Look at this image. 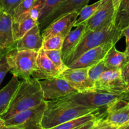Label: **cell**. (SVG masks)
<instances>
[{
	"label": "cell",
	"instance_id": "cell-25",
	"mask_svg": "<svg viewBox=\"0 0 129 129\" xmlns=\"http://www.w3.org/2000/svg\"><path fill=\"white\" fill-rule=\"evenodd\" d=\"M64 1V0H46L44 8L42 10L38 20V25H41L45 18Z\"/></svg>",
	"mask_w": 129,
	"mask_h": 129
},
{
	"label": "cell",
	"instance_id": "cell-39",
	"mask_svg": "<svg viewBox=\"0 0 129 129\" xmlns=\"http://www.w3.org/2000/svg\"><path fill=\"white\" fill-rule=\"evenodd\" d=\"M8 52V50H0V59L5 56L7 54Z\"/></svg>",
	"mask_w": 129,
	"mask_h": 129
},
{
	"label": "cell",
	"instance_id": "cell-16",
	"mask_svg": "<svg viewBox=\"0 0 129 129\" xmlns=\"http://www.w3.org/2000/svg\"><path fill=\"white\" fill-rule=\"evenodd\" d=\"M14 39L12 16L3 12L0 18V50H10L16 47Z\"/></svg>",
	"mask_w": 129,
	"mask_h": 129
},
{
	"label": "cell",
	"instance_id": "cell-2",
	"mask_svg": "<svg viewBox=\"0 0 129 129\" xmlns=\"http://www.w3.org/2000/svg\"><path fill=\"white\" fill-rule=\"evenodd\" d=\"M44 100L39 80L32 78L23 80L20 82L8 110L0 117L6 120L17 113L37 107Z\"/></svg>",
	"mask_w": 129,
	"mask_h": 129
},
{
	"label": "cell",
	"instance_id": "cell-35",
	"mask_svg": "<svg viewBox=\"0 0 129 129\" xmlns=\"http://www.w3.org/2000/svg\"><path fill=\"white\" fill-rule=\"evenodd\" d=\"M98 119H99V118H98ZM97 120H94L91 121V122L86 123V124H84V125L81 126V127H79V128H78L76 129H92L93 128V127H94V124H95V123H96V122Z\"/></svg>",
	"mask_w": 129,
	"mask_h": 129
},
{
	"label": "cell",
	"instance_id": "cell-34",
	"mask_svg": "<svg viewBox=\"0 0 129 129\" xmlns=\"http://www.w3.org/2000/svg\"><path fill=\"white\" fill-rule=\"evenodd\" d=\"M122 34L123 36L125 37L126 40V49L124 52L125 53L126 55L128 57V61L129 60V26H127L126 28L122 31Z\"/></svg>",
	"mask_w": 129,
	"mask_h": 129
},
{
	"label": "cell",
	"instance_id": "cell-32",
	"mask_svg": "<svg viewBox=\"0 0 129 129\" xmlns=\"http://www.w3.org/2000/svg\"><path fill=\"white\" fill-rule=\"evenodd\" d=\"M121 73L123 81L129 88V60L122 67L121 69Z\"/></svg>",
	"mask_w": 129,
	"mask_h": 129
},
{
	"label": "cell",
	"instance_id": "cell-9",
	"mask_svg": "<svg viewBox=\"0 0 129 129\" xmlns=\"http://www.w3.org/2000/svg\"><path fill=\"white\" fill-rule=\"evenodd\" d=\"M115 9L112 0H102L95 13L86 23L85 32L100 30L114 20Z\"/></svg>",
	"mask_w": 129,
	"mask_h": 129
},
{
	"label": "cell",
	"instance_id": "cell-30",
	"mask_svg": "<svg viewBox=\"0 0 129 129\" xmlns=\"http://www.w3.org/2000/svg\"><path fill=\"white\" fill-rule=\"evenodd\" d=\"M45 1H46V0H37V1L34 4V5H33L32 7L30 8V10H29L28 12L26 13L28 14V15H30L33 20L37 21V23H38L39 18V16H40V13H41L42 10V9L44 8V5H45Z\"/></svg>",
	"mask_w": 129,
	"mask_h": 129
},
{
	"label": "cell",
	"instance_id": "cell-40",
	"mask_svg": "<svg viewBox=\"0 0 129 129\" xmlns=\"http://www.w3.org/2000/svg\"><path fill=\"white\" fill-rule=\"evenodd\" d=\"M0 129H21V128H18V127H9V126L5 125V127H2V128Z\"/></svg>",
	"mask_w": 129,
	"mask_h": 129
},
{
	"label": "cell",
	"instance_id": "cell-4",
	"mask_svg": "<svg viewBox=\"0 0 129 129\" xmlns=\"http://www.w3.org/2000/svg\"><path fill=\"white\" fill-rule=\"evenodd\" d=\"M37 52L32 50H18L16 47L11 49L6 54L10 71L23 80L30 79L37 69Z\"/></svg>",
	"mask_w": 129,
	"mask_h": 129
},
{
	"label": "cell",
	"instance_id": "cell-22",
	"mask_svg": "<svg viewBox=\"0 0 129 129\" xmlns=\"http://www.w3.org/2000/svg\"><path fill=\"white\" fill-rule=\"evenodd\" d=\"M114 25L122 32L129 26V0H122L115 13Z\"/></svg>",
	"mask_w": 129,
	"mask_h": 129
},
{
	"label": "cell",
	"instance_id": "cell-37",
	"mask_svg": "<svg viewBox=\"0 0 129 129\" xmlns=\"http://www.w3.org/2000/svg\"><path fill=\"white\" fill-rule=\"evenodd\" d=\"M108 123V122H107ZM105 129H119V128L117 127H115V126H113L112 125L110 124V123H108V125H107V127H106Z\"/></svg>",
	"mask_w": 129,
	"mask_h": 129
},
{
	"label": "cell",
	"instance_id": "cell-15",
	"mask_svg": "<svg viewBox=\"0 0 129 129\" xmlns=\"http://www.w3.org/2000/svg\"><path fill=\"white\" fill-rule=\"evenodd\" d=\"M36 64L37 69L31 78L37 80L55 78L61 73V71L48 57L43 49L38 52Z\"/></svg>",
	"mask_w": 129,
	"mask_h": 129
},
{
	"label": "cell",
	"instance_id": "cell-17",
	"mask_svg": "<svg viewBox=\"0 0 129 129\" xmlns=\"http://www.w3.org/2000/svg\"><path fill=\"white\" fill-rule=\"evenodd\" d=\"M40 32L39 25H35L16 42V48L18 50H32L39 52L42 49L44 43Z\"/></svg>",
	"mask_w": 129,
	"mask_h": 129
},
{
	"label": "cell",
	"instance_id": "cell-24",
	"mask_svg": "<svg viewBox=\"0 0 129 129\" xmlns=\"http://www.w3.org/2000/svg\"><path fill=\"white\" fill-rule=\"evenodd\" d=\"M101 1H102V0H99V1L92 4V5H87L86 6L83 7L79 12V16L77 18L76 21L74 23V27L75 26L76 27L78 25H81L83 23L86 22L97 11L101 4Z\"/></svg>",
	"mask_w": 129,
	"mask_h": 129
},
{
	"label": "cell",
	"instance_id": "cell-11",
	"mask_svg": "<svg viewBox=\"0 0 129 129\" xmlns=\"http://www.w3.org/2000/svg\"><path fill=\"white\" fill-rule=\"evenodd\" d=\"M106 122L119 128L129 125V102L119 100L106 109Z\"/></svg>",
	"mask_w": 129,
	"mask_h": 129
},
{
	"label": "cell",
	"instance_id": "cell-28",
	"mask_svg": "<svg viewBox=\"0 0 129 129\" xmlns=\"http://www.w3.org/2000/svg\"><path fill=\"white\" fill-rule=\"evenodd\" d=\"M45 52L48 56V57L52 61V62L61 71V73L63 70H64L67 68V66L64 64V61H63L62 57L61 50H45Z\"/></svg>",
	"mask_w": 129,
	"mask_h": 129
},
{
	"label": "cell",
	"instance_id": "cell-7",
	"mask_svg": "<svg viewBox=\"0 0 129 129\" xmlns=\"http://www.w3.org/2000/svg\"><path fill=\"white\" fill-rule=\"evenodd\" d=\"M94 89L115 94L129 93V88L123 81L121 69H107L94 84Z\"/></svg>",
	"mask_w": 129,
	"mask_h": 129
},
{
	"label": "cell",
	"instance_id": "cell-3",
	"mask_svg": "<svg viewBox=\"0 0 129 129\" xmlns=\"http://www.w3.org/2000/svg\"><path fill=\"white\" fill-rule=\"evenodd\" d=\"M122 37V31L117 30L115 26L114 20L100 30L85 32L79 45L65 63L66 66L68 67L89 49L107 43L116 44Z\"/></svg>",
	"mask_w": 129,
	"mask_h": 129
},
{
	"label": "cell",
	"instance_id": "cell-27",
	"mask_svg": "<svg viewBox=\"0 0 129 129\" xmlns=\"http://www.w3.org/2000/svg\"><path fill=\"white\" fill-rule=\"evenodd\" d=\"M64 39L65 38L60 35H56L49 38L44 40L42 49L45 50H60L62 47Z\"/></svg>",
	"mask_w": 129,
	"mask_h": 129
},
{
	"label": "cell",
	"instance_id": "cell-38",
	"mask_svg": "<svg viewBox=\"0 0 129 129\" xmlns=\"http://www.w3.org/2000/svg\"><path fill=\"white\" fill-rule=\"evenodd\" d=\"M5 126V122L1 117H0V128Z\"/></svg>",
	"mask_w": 129,
	"mask_h": 129
},
{
	"label": "cell",
	"instance_id": "cell-1",
	"mask_svg": "<svg viewBox=\"0 0 129 129\" xmlns=\"http://www.w3.org/2000/svg\"><path fill=\"white\" fill-rule=\"evenodd\" d=\"M47 108L42 120V129H49L87 114L100 112L102 108L79 105L64 97L46 100Z\"/></svg>",
	"mask_w": 129,
	"mask_h": 129
},
{
	"label": "cell",
	"instance_id": "cell-42",
	"mask_svg": "<svg viewBox=\"0 0 129 129\" xmlns=\"http://www.w3.org/2000/svg\"><path fill=\"white\" fill-rule=\"evenodd\" d=\"M3 13V10H0V18H1V16H2Z\"/></svg>",
	"mask_w": 129,
	"mask_h": 129
},
{
	"label": "cell",
	"instance_id": "cell-41",
	"mask_svg": "<svg viewBox=\"0 0 129 129\" xmlns=\"http://www.w3.org/2000/svg\"><path fill=\"white\" fill-rule=\"evenodd\" d=\"M119 129H129V125H127L122 127V128H120Z\"/></svg>",
	"mask_w": 129,
	"mask_h": 129
},
{
	"label": "cell",
	"instance_id": "cell-43",
	"mask_svg": "<svg viewBox=\"0 0 129 129\" xmlns=\"http://www.w3.org/2000/svg\"><path fill=\"white\" fill-rule=\"evenodd\" d=\"M0 10H2V9H1V5H0Z\"/></svg>",
	"mask_w": 129,
	"mask_h": 129
},
{
	"label": "cell",
	"instance_id": "cell-12",
	"mask_svg": "<svg viewBox=\"0 0 129 129\" xmlns=\"http://www.w3.org/2000/svg\"><path fill=\"white\" fill-rule=\"evenodd\" d=\"M114 45L115 44L113 43H107L89 49L68 67L71 68H90L103 60L108 50Z\"/></svg>",
	"mask_w": 129,
	"mask_h": 129
},
{
	"label": "cell",
	"instance_id": "cell-14",
	"mask_svg": "<svg viewBox=\"0 0 129 129\" xmlns=\"http://www.w3.org/2000/svg\"><path fill=\"white\" fill-rule=\"evenodd\" d=\"M89 0H64L47 17L41 25H39L42 31L52 23L59 20L65 15L74 11L80 12L81 9L88 5Z\"/></svg>",
	"mask_w": 129,
	"mask_h": 129
},
{
	"label": "cell",
	"instance_id": "cell-6",
	"mask_svg": "<svg viewBox=\"0 0 129 129\" xmlns=\"http://www.w3.org/2000/svg\"><path fill=\"white\" fill-rule=\"evenodd\" d=\"M47 108L46 100L34 108L17 113L5 120V125L21 129H42V120Z\"/></svg>",
	"mask_w": 129,
	"mask_h": 129
},
{
	"label": "cell",
	"instance_id": "cell-18",
	"mask_svg": "<svg viewBox=\"0 0 129 129\" xmlns=\"http://www.w3.org/2000/svg\"><path fill=\"white\" fill-rule=\"evenodd\" d=\"M86 29V23L81 24L76 26V28L71 31L64 40L61 49L62 57L64 64L67 62L71 55L73 54L75 49L79 45L83 38ZM66 65V64H65Z\"/></svg>",
	"mask_w": 129,
	"mask_h": 129
},
{
	"label": "cell",
	"instance_id": "cell-13",
	"mask_svg": "<svg viewBox=\"0 0 129 129\" xmlns=\"http://www.w3.org/2000/svg\"><path fill=\"white\" fill-rule=\"evenodd\" d=\"M79 13L78 11H74L52 23L42 31V37L44 40L56 35H60L65 38L71 31Z\"/></svg>",
	"mask_w": 129,
	"mask_h": 129
},
{
	"label": "cell",
	"instance_id": "cell-31",
	"mask_svg": "<svg viewBox=\"0 0 129 129\" xmlns=\"http://www.w3.org/2000/svg\"><path fill=\"white\" fill-rule=\"evenodd\" d=\"M10 68L6 59V55L0 59V85L3 81L5 76L8 71H10Z\"/></svg>",
	"mask_w": 129,
	"mask_h": 129
},
{
	"label": "cell",
	"instance_id": "cell-23",
	"mask_svg": "<svg viewBox=\"0 0 129 129\" xmlns=\"http://www.w3.org/2000/svg\"><path fill=\"white\" fill-rule=\"evenodd\" d=\"M37 25H38L37 21L33 20L28 14L24 15L17 23H13V30L15 41L17 42L20 40L29 30Z\"/></svg>",
	"mask_w": 129,
	"mask_h": 129
},
{
	"label": "cell",
	"instance_id": "cell-19",
	"mask_svg": "<svg viewBox=\"0 0 129 129\" xmlns=\"http://www.w3.org/2000/svg\"><path fill=\"white\" fill-rule=\"evenodd\" d=\"M20 83L18 77L13 75L9 83L2 89H0V116L8 110Z\"/></svg>",
	"mask_w": 129,
	"mask_h": 129
},
{
	"label": "cell",
	"instance_id": "cell-26",
	"mask_svg": "<svg viewBox=\"0 0 129 129\" xmlns=\"http://www.w3.org/2000/svg\"><path fill=\"white\" fill-rule=\"evenodd\" d=\"M107 69L104 60H102L95 65L89 68L88 69V77L91 81L95 84L96 81L99 79L101 76Z\"/></svg>",
	"mask_w": 129,
	"mask_h": 129
},
{
	"label": "cell",
	"instance_id": "cell-20",
	"mask_svg": "<svg viewBox=\"0 0 129 129\" xmlns=\"http://www.w3.org/2000/svg\"><path fill=\"white\" fill-rule=\"evenodd\" d=\"M103 60L108 69H121L128 62V57L125 52L117 50L114 45L108 50Z\"/></svg>",
	"mask_w": 129,
	"mask_h": 129
},
{
	"label": "cell",
	"instance_id": "cell-10",
	"mask_svg": "<svg viewBox=\"0 0 129 129\" xmlns=\"http://www.w3.org/2000/svg\"><path fill=\"white\" fill-rule=\"evenodd\" d=\"M88 69L89 68H71L67 67L60 75L78 92L93 90L94 84L89 79Z\"/></svg>",
	"mask_w": 129,
	"mask_h": 129
},
{
	"label": "cell",
	"instance_id": "cell-29",
	"mask_svg": "<svg viewBox=\"0 0 129 129\" xmlns=\"http://www.w3.org/2000/svg\"><path fill=\"white\" fill-rule=\"evenodd\" d=\"M23 0H0V5L3 12L13 16L16 8Z\"/></svg>",
	"mask_w": 129,
	"mask_h": 129
},
{
	"label": "cell",
	"instance_id": "cell-5",
	"mask_svg": "<svg viewBox=\"0 0 129 129\" xmlns=\"http://www.w3.org/2000/svg\"><path fill=\"white\" fill-rule=\"evenodd\" d=\"M65 98L79 105L88 108H107L119 100H129V93L123 94H115L102 91L93 90L84 92H77L67 96Z\"/></svg>",
	"mask_w": 129,
	"mask_h": 129
},
{
	"label": "cell",
	"instance_id": "cell-21",
	"mask_svg": "<svg viewBox=\"0 0 129 129\" xmlns=\"http://www.w3.org/2000/svg\"><path fill=\"white\" fill-rule=\"evenodd\" d=\"M105 115L106 112L105 113H101L100 112L89 113V114L82 116V117H79V118L64 122V123L58 125L55 127L49 129H76L81 127V126L84 125L86 123L91 122V121L97 120Z\"/></svg>",
	"mask_w": 129,
	"mask_h": 129
},
{
	"label": "cell",
	"instance_id": "cell-33",
	"mask_svg": "<svg viewBox=\"0 0 129 129\" xmlns=\"http://www.w3.org/2000/svg\"><path fill=\"white\" fill-rule=\"evenodd\" d=\"M105 116L101 117L99 119L97 120L94 127H93V128L92 129H105L107 125H108V123L105 120L104 117Z\"/></svg>",
	"mask_w": 129,
	"mask_h": 129
},
{
	"label": "cell",
	"instance_id": "cell-8",
	"mask_svg": "<svg viewBox=\"0 0 129 129\" xmlns=\"http://www.w3.org/2000/svg\"><path fill=\"white\" fill-rule=\"evenodd\" d=\"M39 82L45 100L59 99L78 92L60 75Z\"/></svg>",
	"mask_w": 129,
	"mask_h": 129
},
{
	"label": "cell",
	"instance_id": "cell-36",
	"mask_svg": "<svg viewBox=\"0 0 129 129\" xmlns=\"http://www.w3.org/2000/svg\"><path fill=\"white\" fill-rule=\"evenodd\" d=\"M112 1H113V6H114L115 9V11H117V10H118V6H119V5H120V4L122 0H112Z\"/></svg>",
	"mask_w": 129,
	"mask_h": 129
}]
</instances>
